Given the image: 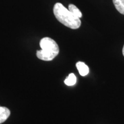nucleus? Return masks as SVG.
I'll return each mask as SVG.
<instances>
[{
  "label": "nucleus",
  "mask_w": 124,
  "mask_h": 124,
  "mask_svg": "<svg viewBox=\"0 0 124 124\" xmlns=\"http://www.w3.org/2000/svg\"><path fill=\"white\" fill-rule=\"evenodd\" d=\"M76 66L78 70L79 71V73L80 74V75L83 76H86L89 74V69L88 67V66L85 64V63L82 62H78L76 64Z\"/></svg>",
  "instance_id": "obj_3"
},
{
  "label": "nucleus",
  "mask_w": 124,
  "mask_h": 124,
  "mask_svg": "<svg viewBox=\"0 0 124 124\" xmlns=\"http://www.w3.org/2000/svg\"><path fill=\"white\" fill-rule=\"evenodd\" d=\"M54 13L56 19L71 29L79 28L81 25L80 18L77 17L61 3H56L54 7Z\"/></svg>",
  "instance_id": "obj_1"
},
{
  "label": "nucleus",
  "mask_w": 124,
  "mask_h": 124,
  "mask_svg": "<svg viewBox=\"0 0 124 124\" xmlns=\"http://www.w3.org/2000/svg\"><path fill=\"white\" fill-rule=\"evenodd\" d=\"M41 50L37 51V57L44 61H51L59 53V48L55 40L50 38H43L40 41Z\"/></svg>",
  "instance_id": "obj_2"
},
{
  "label": "nucleus",
  "mask_w": 124,
  "mask_h": 124,
  "mask_svg": "<svg viewBox=\"0 0 124 124\" xmlns=\"http://www.w3.org/2000/svg\"><path fill=\"white\" fill-rule=\"evenodd\" d=\"M69 10L77 17L80 18L82 17V13L80 10L73 4H70L69 5Z\"/></svg>",
  "instance_id": "obj_7"
},
{
  "label": "nucleus",
  "mask_w": 124,
  "mask_h": 124,
  "mask_svg": "<svg viewBox=\"0 0 124 124\" xmlns=\"http://www.w3.org/2000/svg\"><path fill=\"white\" fill-rule=\"evenodd\" d=\"M122 54H123V55L124 56V46H123V48H122Z\"/></svg>",
  "instance_id": "obj_8"
},
{
  "label": "nucleus",
  "mask_w": 124,
  "mask_h": 124,
  "mask_svg": "<svg viewBox=\"0 0 124 124\" xmlns=\"http://www.w3.org/2000/svg\"><path fill=\"white\" fill-rule=\"evenodd\" d=\"M77 82V77L73 73L70 74L64 80V83L69 86H74Z\"/></svg>",
  "instance_id": "obj_6"
},
{
  "label": "nucleus",
  "mask_w": 124,
  "mask_h": 124,
  "mask_svg": "<svg viewBox=\"0 0 124 124\" xmlns=\"http://www.w3.org/2000/svg\"><path fill=\"white\" fill-rule=\"evenodd\" d=\"M10 114V110L4 106H0V124L8 118Z\"/></svg>",
  "instance_id": "obj_4"
},
{
  "label": "nucleus",
  "mask_w": 124,
  "mask_h": 124,
  "mask_svg": "<svg viewBox=\"0 0 124 124\" xmlns=\"http://www.w3.org/2000/svg\"><path fill=\"white\" fill-rule=\"evenodd\" d=\"M113 2L116 9L124 15V0H113Z\"/></svg>",
  "instance_id": "obj_5"
}]
</instances>
